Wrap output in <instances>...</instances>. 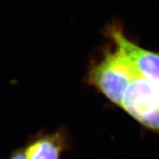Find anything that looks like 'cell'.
<instances>
[{
    "mask_svg": "<svg viewBox=\"0 0 159 159\" xmlns=\"http://www.w3.org/2000/svg\"><path fill=\"white\" fill-rule=\"evenodd\" d=\"M131 68V78L118 106L140 124L159 133V85Z\"/></svg>",
    "mask_w": 159,
    "mask_h": 159,
    "instance_id": "1",
    "label": "cell"
},
{
    "mask_svg": "<svg viewBox=\"0 0 159 159\" xmlns=\"http://www.w3.org/2000/svg\"><path fill=\"white\" fill-rule=\"evenodd\" d=\"M131 75L130 65L118 50H115L91 69L89 81L108 100L118 105Z\"/></svg>",
    "mask_w": 159,
    "mask_h": 159,
    "instance_id": "2",
    "label": "cell"
},
{
    "mask_svg": "<svg viewBox=\"0 0 159 159\" xmlns=\"http://www.w3.org/2000/svg\"><path fill=\"white\" fill-rule=\"evenodd\" d=\"M112 39L116 44V50L136 73L159 85V53L134 44L119 30L114 29L112 31Z\"/></svg>",
    "mask_w": 159,
    "mask_h": 159,
    "instance_id": "3",
    "label": "cell"
},
{
    "mask_svg": "<svg viewBox=\"0 0 159 159\" xmlns=\"http://www.w3.org/2000/svg\"><path fill=\"white\" fill-rule=\"evenodd\" d=\"M67 147L66 130L59 128L55 132L39 131L29 137L21 149L26 159H60Z\"/></svg>",
    "mask_w": 159,
    "mask_h": 159,
    "instance_id": "4",
    "label": "cell"
},
{
    "mask_svg": "<svg viewBox=\"0 0 159 159\" xmlns=\"http://www.w3.org/2000/svg\"><path fill=\"white\" fill-rule=\"evenodd\" d=\"M7 159H26L25 158V156L23 154V151L21 148H17L15 149L14 151H12L11 155L9 156V157Z\"/></svg>",
    "mask_w": 159,
    "mask_h": 159,
    "instance_id": "5",
    "label": "cell"
}]
</instances>
